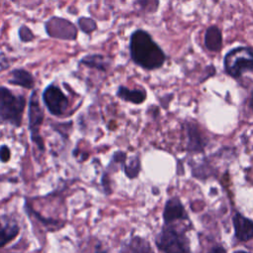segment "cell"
<instances>
[{
	"mask_svg": "<svg viewBox=\"0 0 253 253\" xmlns=\"http://www.w3.org/2000/svg\"><path fill=\"white\" fill-rule=\"evenodd\" d=\"M124 168H125L126 175L130 179H134L138 175L139 170H140L139 158L137 156L132 157L128 164L124 163Z\"/></svg>",
	"mask_w": 253,
	"mask_h": 253,
	"instance_id": "cell-17",
	"label": "cell"
},
{
	"mask_svg": "<svg viewBox=\"0 0 253 253\" xmlns=\"http://www.w3.org/2000/svg\"><path fill=\"white\" fill-rule=\"evenodd\" d=\"M80 63L89 68H95V69H98L101 71H106L107 67L110 64L108 58L102 54L86 55L80 60Z\"/></svg>",
	"mask_w": 253,
	"mask_h": 253,
	"instance_id": "cell-16",
	"label": "cell"
},
{
	"mask_svg": "<svg viewBox=\"0 0 253 253\" xmlns=\"http://www.w3.org/2000/svg\"><path fill=\"white\" fill-rule=\"evenodd\" d=\"M225 72L239 78L245 72L253 73V49L248 46H238L229 50L223 59Z\"/></svg>",
	"mask_w": 253,
	"mask_h": 253,
	"instance_id": "cell-4",
	"label": "cell"
},
{
	"mask_svg": "<svg viewBox=\"0 0 253 253\" xmlns=\"http://www.w3.org/2000/svg\"><path fill=\"white\" fill-rule=\"evenodd\" d=\"M29 129L31 132V139L32 141L38 146V148L42 151L44 150V142L40 133V128L42 125L44 114L43 110L40 104L38 92L35 90L33 91L30 103H29Z\"/></svg>",
	"mask_w": 253,
	"mask_h": 253,
	"instance_id": "cell-5",
	"label": "cell"
},
{
	"mask_svg": "<svg viewBox=\"0 0 253 253\" xmlns=\"http://www.w3.org/2000/svg\"><path fill=\"white\" fill-rule=\"evenodd\" d=\"M46 34L55 39L75 40L77 37L76 27L66 19L59 17H51L44 25Z\"/></svg>",
	"mask_w": 253,
	"mask_h": 253,
	"instance_id": "cell-7",
	"label": "cell"
},
{
	"mask_svg": "<svg viewBox=\"0 0 253 253\" xmlns=\"http://www.w3.org/2000/svg\"><path fill=\"white\" fill-rule=\"evenodd\" d=\"M208 253H226V251L221 245H215V246H212L208 251Z\"/></svg>",
	"mask_w": 253,
	"mask_h": 253,
	"instance_id": "cell-21",
	"label": "cell"
},
{
	"mask_svg": "<svg viewBox=\"0 0 253 253\" xmlns=\"http://www.w3.org/2000/svg\"><path fill=\"white\" fill-rule=\"evenodd\" d=\"M129 51L134 63L147 70L161 67L166 59L164 51L143 30H136L131 34Z\"/></svg>",
	"mask_w": 253,
	"mask_h": 253,
	"instance_id": "cell-1",
	"label": "cell"
},
{
	"mask_svg": "<svg viewBox=\"0 0 253 253\" xmlns=\"http://www.w3.org/2000/svg\"><path fill=\"white\" fill-rule=\"evenodd\" d=\"M186 129H187V135H188L187 150L191 152L204 151V148L207 145L208 140L204 137L200 128L195 124L187 123Z\"/></svg>",
	"mask_w": 253,
	"mask_h": 253,
	"instance_id": "cell-11",
	"label": "cell"
},
{
	"mask_svg": "<svg viewBox=\"0 0 253 253\" xmlns=\"http://www.w3.org/2000/svg\"><path fill=\"white\" fill-rule=\"evenodd\" d=\"M187 218L188 214L179 198L173 197L166 202L163 211V219L165 223H171L178 219Z\"/></svg>",
	"mask_w": 253,
	"mask_h": 253,
	"instance_id": "cell-10",
	"label": "cell"
},
{
	"mask_svg": "<svg viewBox=\"0 0 253 253\" xmlns=\"http://www.w3.org/2000/svg\"><path fill=\"white\" fill-rule=\"evenodd\" d=\"M78 25H79L80 30L86 34L92 33L97 28L95 21H93L90 18H85V17H81L78 19Z\"/></svg>",
	"mask_w": 253,
	"mask_h": 253,
	"instance_id": "cell-18",
	"label": "cell"
},
{
	"mask_svg": "<svg viewBox=\"0 0 253 253\" xmlns=\"http://www.w3.org/2000/svg\"><path fill=\"white\" fill-rule=\"evenodd\" d=\"M11 158V151L10 148L7 145H1L0 146V161L3 163H6Z\"/></svg>",
	"mask_w": 253,
	"mask_h": 253,
	"instance_id": "cell-20",
	"label": "cell"
},
{
	"mask_svg": "<svg viewBox=\"0 0 253 253\" xmlns=\"http://www.w3.org/2000/svg\"><path fill=\"white\" fill-rule=\"evenodd\" d=\"M232 222L236 239L242 242L253 239V220L236 212L232 217Z\"/></svg>",
	"mask_w": 253,
	"mask_h": 253,
	"instance_id": "cell-8",
	"label": "cell"
},
{
	"mask_svg": "<svg viewBox=\"0 0 253 253\" xmlns=\"http://www.w3.org/2000/svg\"><path fill=\"white\" fill-rule=\"evenodd\" d=\"M249 107H250V109L253 111V96L251 97V99H250V102H249Z\"/></svg>",
	"mask_w": 253,
	"mask_h": 253,
	"instance_id": "cell-22",
	"label": "cell"
},
{
	"mask_svg": "<svg viewBox=\"0 0 253 253\" xmlns=\"http://www.w3.org/2000/svg\"><path fill=\"white\" fill-rule=\"evenodd\" d=\"M119 253H154V251L146 239L133 236L123 244Z\"/></svg>",
	"mask_w": 253,
	"mask_h": 253,
	"instance_id": "cell-12",
	"label": "cell"
},
{
	"mask_svg": "<svg viewBox=\"0 0 253 253\" xmlns=\"http://www.w3.org/2000/svg\"><path fill=\"white\" fill-rule=\"evenodd\" d=\"M233 253H250V252H247V251H244V250H236Z\"/></svg>",
	"mask_w": 253,
	"mask_h": 253,
	"instance_id": "cell-23",
	"label": "cell"
},
{
	"mask_svg": "<svg viewBox=\"0 0 253 253\" xmlns=\"http://www.w3.org/2000/svg\"><path fill=\"white\" fill-rule=\"evenodd\" d=\"M26 99L15 95L4 86H0V123L19 127L22 124Z\"/></svg>",
	"mask_w": 253,
	"mask_h": 253,
	"instance_id": "cell-2",
	"label": "cell"
},
{
	"mask_svg": "<svg viewBox=\"0 0 253 253\" xmlns=\"http://www.w3.org/2000/svg\"><path fill=\"white\" fill-rule=\"evenodd\" d=\"M118 97H120L122 100L130 102L133 104H141L145 98L146 93L142 89H133L130 90L125 86H120L117 91Z\"/></svg>",
	"mask_w": 253,
	"mask_h": 253,
	"instance_id": "cell-15",
	"label": "cell"
},
{
	"mask_svg": "<svg viewBox=\"0 0 253 253\" xmlns=\"http://www.w3.org/2000/svg\"><path fill=\"white\" fill-rule=\"evenodd\" d=\"M19 37H20V40L22 42H31L35 38V36L33 35L32 31L28 27H26V26H22L19 29Z\"/></svg>",
	"mask_w": 253,
	"mask_h": 253,
	"instance_id": "cell-19",
	"label": "cell"
},
{
	"mask_svg": "<svg viewBox=\"0 0 253 253\" xmlns=\"http://www.w3.org/2000/svg\"><path fill=\"white\" fill-rule=\"evenodd\" d=\"M42 101L48 112L53 116H61L68 108V98L61 89L54 85H48L42 92Z\"/></svg>",
	"mask_w": 253,
	"mask_h": 253,
	"instance_id": "cell-6",
	"label": "cell"
},
{
	"mask_svg": "<svg viewBox=\"0 0 253 253\" xmlns=\"http://www.w3.org/2000/svg\"><path fill=\"white\" fill-rule=\"evenodd\" d=\"M20 227L17 220L8 215L0 216V248L11 242L19 234Z\"/></svg>",
	"mask_w": 253,
	"mask_h": 253,
	"instance_id": "cell-9",
	"label": "cell"
},
{
	"mask_svg": "<svg viewBox=\"0 0 253 253\" xmlns=\"http://www.w3.org/2000/svg\"><path fill=\"white\" fill-rule=\"evenodd\" d=\"M10 74L11 78L8 80V82L12 85L21 86L26 89H32L35 85L34 76L29 71L23 68L13 69Z\"/></svg>",
	"mask_w": 253,
	"mask_h": 253,
	"instance_id": "cell-13",
	"label": "cell"
},
{
	"mask_svg": "<svg viewBox=\"0 0 253 253\" xmlns=\"http://www.w3.org/2000/svg\"><path fill=\"white\" fill-rule=\"evenodd\" d=\"M157 248L163 253H191L190 242L184 232L165 223L155 238Z\"/></svg>",
	"mask_w": 253,
	"mask_h": 253,
	"instance_id": "cell-3",
	"label": "cell"
},
{
	"mask_svg": "<svg viewBox=\"0 0 253 253\" xmlns=\"http://www.w3.org/2000/svg\"><path fill=\"white\" fill-rule=\"evenodd\" d=\"M205 44L206 47L211 51H218L222 46V36L220 30L211 26L207 29L205 34Z\"/></svg>",
	"mask_w": 253,
	"mask_h": 253,
	"instance_id": "cell-14",
	"label": "cell"
}]
</instances>
